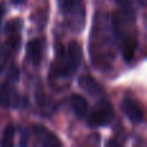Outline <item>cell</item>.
<instances>
[{
  "label": "cell",
  "instance_id": "3",
  "mask_svg": "<svg viewBox=\"0 0 147 147\" xmlns=\"http://www.w3.org/2000/svg\"><path fill=\"white\" fill-rule=\"evenodd\" d=\"M114 120V109L109 101H101L88 116V124L92 128L103 127Z\"/></svg>",
  "mask_w": 147,
  "mask_h": 147
},
{
  "label": "cell",
  "instance_id": "12",
  "mask_svg": "<svg viewBox=\"0 0 147 147\" xmlns=\"http://www.w3.org/2000/svg\"><path fill=\"white\" fill-rule=\"evenodd\" d=\"M27 143H28V133H27V130H25V132H22V137H21L20 145L21 146H26Z\"/></svg>",
  "mask_w": 147,
  "mask_h": 147
},
{
  "label": "cell",
  "instance_id": "6",
  "mask_svg": "<svg viewBox=\"0 0 147 147\" xmlns=\"http://www.w3.org/2000/svg\"><path fill=\"white\" fill-rule=\"evenodd\" d=\"M58 5L61 12L65 16H79V18L84 20V9L80 0H58Z\"/></svg>",
  "mask_w": 147,
  "mask_h": 147
},
{
  "label": "cell",
  "instance_id": "1",
  "mask_svg": "<svg viewBox=\"0 0 147 147\" xmlns=\"http://www.w3.org/2000/svg\"><path fill=\"white\" fill-rule=\"evenodd\" d=\"M83 59V49L80 44L76 41H71L66 48H61L57 52V58L53 62L52 74L56 78H70L78 70Z\"/></svg>",
  "mask_w": 147,
  "mask_h": 147
},
{
  "label": "cell",
  "instance_id": "2",
  "mask_svg": "<svg viewBox=\"0 0 147 147\" xmlns=\"http://www.w3.org/2000/svg\"><path fill=\"white\" fill-rule=\"evenodd\" d=\"M18 79V70L16 66H12L8 72L7 80L0 84V106L3 107H18L23 103V99L18 96L14 89V83Z\"/></svg>",
  "mask_w": 147,
  "mask_h": 147
},
{
  "label": "cell",
  "instance_id": "10",
  "mask_svg": "<svg viewBox=\"0 0 147 147\" xmlns=\"http://www.w3.org/2000/svg\"><path fill=\"white\" fill-rule=\"evenodd\" d=\"M136 49H137V41H136L134 38L132 36H128L123 40L121 43V53L123 57L127 62H130L133 58H134V53Z\"/></svg>",
  "mask_w": 147,
  "mask_h": 147
},
{
  "label": "cell",
  "instance_id": "8",
  "mask_svg": "<svg viewBox=\"0 0 147 147\" xmlns=\"http://www.w3.org/2000/svg\"><path fill=\"white\" fill-rule=\"evenodd\" d=\"M79 86H80L83 90H85L86 93H89L90 96H99V94H103V88L102 85L93 79L92 76H81L79 79Z\"/></svg>",
  "mask_w": 147,
  "mask_h": 147
},
{
  "label": "cell",
  "instance_id": "13",
  "mask_svg": "<svg viewBox=\"0 0 147 147\" xmlns=\"http://www.w3.org/2000/svg\"><path fill=\"white\" fill-rule=\"evenodd\" d=\"M3 17H4V7L0 4V27H1V22H3Z\"/></svg>",
  "mask_w": 147,
  "mask_h": 147
},
{
  "label": "cell",
  "instance_id": "11",
  "mask_svg": "<svg viewBox=\"0 0 147 147\" xmlns=\"http://www.w3.org/2000/svg\"><path fill=\"white\" fill-rule=\"evenodd\" d=\"M14 127L13 125H8L4 129L1 136V140H0V145L1 146H12L13 145V138H14Z\"/></svg>",
  "mask_w": 147,
  "mask_h": 147
},
{
  "label": "cell",
  "instance_id": "4",
  "mask_svg": "<svg viewBox=\"0 0 147 147\" xmlns=\"http://www.w3.org/2000/svg\"><path fill=\"white\" fill-rule=\"evenodd\" d=\"M124 115L134 124H141L145 121V111L137 101L132 98H124L120 105Z\"/></svg>",
  "mask_w": 147,
  "mask_h": 147
},
{
  "label": "cell",
  "instance_id": "14",
  "mask_svg": "<svg viewBox=\"0 0 147 147\" xmlns=\"http://www.w3.org/2000/svg\"><path fill=\"white\" fill-rule=\"evenodd\" d=\"M10 1H12L13 4H16V5H20V4H23L26 0H10Z\"/></svg>",
  "mask_w": 147,
  "mask_h": 147
},
{
  "label": "cell",
  "instance_id": "5",
  "mask_svg": "<svg viewBox=\"0 0 147 147\" xmlns=\"http://www.w3.org/2000/svg\"><path fill=\"white\" fill-rule=\"evenodd\" d=\"M34 134L38 138V141L40 142V145L43 146H61L62 142L58 140L56 134L48 130L45 127L41 125H35L34 127Z\"/></svg>",
  "mask_w": 147,
  "mask_h": 147
},
{
  "label": "cell",
  "instance_id": "9",
  "mask_svg": "<svg viewBox=\"0 0 147 147\" xmlns=\"http://www.w3.org/2000/svg\"><path fill=\"white\" fill-rule=\"evenodd\" d=\"M70 105H71V109H72L74 114H75L78 117L84 119V117L88 115L89 105L83 96H79V94H74V96H71Z\"/></svg>",
  "mask_w": 147,
  "mask_h": 147
},
{
  "label": "cell",
  "instance_id": "7",
  "mask_svg": "<svg viewBox=\"0 0 147 147\" xmlns=\"http://www.w3.org/2000/svg\"><path fill=\"white\" fill-rule=\"evenodd\" d=\"M26 53H27V58L30 59L31 63L38 66L43 58V40L34 39V40L28 41L27 47H26Z\"/></svg>",
  "mask_w": 147,
  "mask_h": 147
}]
</instances>
